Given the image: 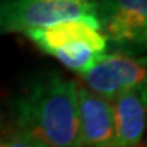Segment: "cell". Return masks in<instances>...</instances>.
I'll return each mask as SVG.
<instances>
[{"mask_svg":"<svg viewBox=\"0 0 147 147\" xmlns=\"http://www.w3.org/2000/svg\"><path fill=\"white\" fill-rule=\"evenodd\" d=\"M0 147H45L36 138L23 129L15 127L12 123H1L0 127Z\"/></svg>","mask_w":147,"mask_h":147,"instance_id":"8","label":"cell"},{"mask_svg":"<svg viewBox=\"0 0 147 147\" xmlns=\"http://www.w3.org/2000/svg\"><path fill=\"white\" fill-rule=\"evenodd\" d=\"M1 123H3V119L0 117V127H1Z\"/></svg>","mask_w":147,"mask_h":147,"instance_id":"9","label":"cell"},{"mask_svg":"<svg viewBox=\"0 0 147 147\" xmlns=\"http://www.w3.org/2000/svg\"><path fill=\"white\" fill-rule=\"evenodd\" d=\"M79 147H112L115 115L112 101L78 83Z\"/></svg>","mask_w":147,"mask_h":147,"instance_id":"6","label":"cell"},{"mask_svg":"<svg viewBox=\"0 0 147 147\" xmlns=\"http://www.w3.org/2000/svg\"><path fill=\"white\" fill-rule=\"evenodd\" d=\"M11 123L45 147H79L78 83L56 72L40 75L14 101Z\"/></svg>","mask_w":147,"mask_h":147,"instance_id":"1","label":"cell"},{"mask_svg":"<svg viewBox=\"0 0 147 147\" xmlns=\"http://www.w3.org/2000/svg\"><path fill=\"white\" fill-rule=\"evenodd\" d=\"M97 0H0V33H25L68 19L95 18Z\"/></svg>","mask_w":147,"mask_h":147,"instance_id":"3","label":"cell"},{"mask_svg":"<svg viewBox=\"0 0 147 147\" xmlns=\"http://www.w3.org/2000/svg\"><path fill=\"white\" fill-rule=\"evenodd\" d=\"M80 78V84L86 89L113 101L127 91L146 84V60L127 52H106Z\"/></svg>","mask_w":147,"mask_h":147,"instance_id":"4","label":"cell"},{"mask_svg":"<svg viewBox=\"0 0 147 147\" xmlns=\"http://www.w3.org/2000/svg\"><path fill=\"white\" fill-rule=\"evenodd\" d=\"M115 135L112 147H140L147 121L146 84L127 91L112 101Z\"/></svg>","mask_w":147,"mask_h":147,"instance_id":"7","label":"cell"},{"mask_svg":"<svg viewBox=\"0 0 147 147\" xmlns=\"http://www.w3.org/2000/svg\"><path fill=\"white\" fill-rule=\"evenodd\" d=\"M25 36L40 51L79 75L89 71L108 49L98 22L90 19L61 21L29 30Z\"/></svg>","mask_w":147,"mask_h":147,"instance_id":"2","label":"cell"},{"mask_svg":"<svg viewBox=\"0 0 147 147\" xmlns=\"http://www.w3.org/2000/svg\"><path fill=\"white\" fill-rule=\"evenodd\" d=\"M95 18L106 41L121 47L147 42V0H97Z\"/></svg>","mask_w":147,"mask_h":147,"instance_id":"5","label":"cell"}]
</instances>
